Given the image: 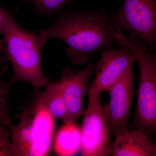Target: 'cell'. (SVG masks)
I'll use <instances>...</instances> for the list:
<instances>
[{
  "label": "cell",
  "mask_w": 156,
  "mask_h": 156,
  "mask_svg": "<svg viewBox=\"0 0 156 156\" xmlns=\"http://www.w3.org/2000/svg\"><path fill=\"white\" fill-rule=\"evenodd\" d=\"M39 34L49 40L66 43L67 56L75 64L83 63L89 56L113 46L117 39L112 31L110 15L104 11H67L52 26Z\"/></svg>",
  "instance_id": "cell-1"
},
{
  "label": "cell",
  "mask_w": 156,
  "mask_h": 156,
  "mask_svg": "<svg viewBox=\"0 0 156 156\" xmlns=\"http://www.w3.org/2000/svg\"><path fill=\"white\" fill-rule=\"evenodd\" d=\"M0 40V52L6 55L13 69L11 82H27L37 91L47 88L51 82L42 68L41 54L48 39L27 30L7 11Z\"/></svg>",
  "instance_id": "cell-2"
},
{
  "label": "cell",
  "mask_w": 156,
  "mask_h": 156,
  "mask_svg": "<svg viewBox=\"0 0 156 156\" xmlns=\"http://www.w3.org/2000/svg\"><path fill=\"white\" fill-rule=\"evenodd\" d=\"M17 125L7 127L11 133V156H46L53 149L56 122L46 107L36 98L19 114Z\"/></svg>",
  "instance_id": "cell-3"
},
{
  "label": "cell",
  "mask_w": 156,
  "mask_h": 156,
  "mask_svg": "<svg viewBox=\"0 0 156 156\" xmlns=\"http://www.w3.org/2000/svg\"><path fill=\"white\" fill-rule=\"evenodd\" d=\"M112 30L117 42L134 53L139 70V87L135 121L137 128L147 134L156 133V54L143 41L129 33L128 36L115 26Z\"/></svg>",
  "instance_id": "cell-4"
},
{
  "label": "cell",
  "mask_w": 156,
  "mask_h": 156,
  "mask_svg": "<svg viewBox=\"0 0 156 156\" xmlns=\"http://www.w3.org/2000/svg\"><path fill=\"white\" fill-rule=\"evenodd\" d=\"M110 22L129 30L156 52V0H124L119 11L110 15Z\"/></svg>",
  "instance_id": "cell-5"
},
{
  "label": "cell",
  "mask_w": 156,
  "mask_h": 156,
  "mask_svg": "<svg viewBox=\"0 0 156 156\" xmlns=\"http://www.w3.org/2000/svg\"><path fill=\"white\" fill-rule=\"evenodd\" d=\"M81 127L82 156L112 155L109 128L104 114L101 94L89 97Z\"/></svg>",
  "instance_id": "cell-6"
},
{
  "label": "cell",
  "mask_w": 156,
  "mask_h": 156,
  "mask_svg": "<svg viewBox=\"0 0 156 156\" xmlns=\"http://www.w3.org/2000/svg\"><path fill=\"white\" fill-rule=\"evenodd\" d=\"M133 66L108 90L109 101L102 105L110 133L115 137L129 130L130 110L134 93Z\"/></svg>",
  "instance_id": "cell-7"
},
{
  "label": "cell",
  "mask_w": 156,
  "mask_h": 156,
  "mask_svg": "<svg viewBox=\"0 0 156 156\" xmlns=\"http://www.w3.org/2000/svg\"><path fill=\"white\" fill-rule=\"evenodd\" d=\"M136 61L134 53L128 47L115 49L113 46L104 50L95 66V77L88 89L89 97L101 95L116 83L126 70Z\"/></svg>",
  "instance_id": "cell-8"
},
{
  "label": "cell",
  "mask_w": 156,
  "mask_h": 156,
  "mask_svg": "<svg viewBox=\"0 0 156 156\" xmlns=\"http://www.w3.org/2000/svg\"><path fill=\"white\" fill-rule=\"evenodd\" d=\"M95 66L90 62L77 73L73 72L69 68L63 70L62 77L59 81L67 109V116L64 123H76L79 118L85 114L84 96L88 92L89 79Z\"/></svg>",
  "instance_id": "cell-9"
},
{
  "label": "cell",
  "mask_w": 156,
  "mask_h": 156,
  "mask_svg": "<svg viewBox=\"0 0 156 156\" xmlns=\"http://www.w3.org/2000/svg\"><path fill=\"white\" fill-rule=\"evenodd\" d=\"M152 142L141 129L128 130L115 136L112 145L114 156H151Z\"/></svg>",
  "instance_id": "cell-10"
},
{
  "label": "cell",
  "mask_w": 156,
  "mask_h": 156,
  "mask_svg": "<svg viewBox=\"0 0 156 156\" xmlns=\"http://www.w3.org/2000/svg\"><path fill=\"white\" fill-rule=\"evenodd\" d=\"M81 128L76 123H64L55 134L53 149L58 156H73L80 150Z\"/></svg>",
  "instance_id": "cell-11"
},
{
  "label": "cell",
  "mask_w": 156,
  "mask_h": 156,
  "mask_svg": "<svg viewBox=\"0 0 156 156\" xmlns=\"http://www.w3.org/2000/svg\"><path fill=\"white\" fill-rule=\"evenodd\" d=\"M37 98L54 119L62 120L63 123L65 122L67 116V107L59 81L51 82Z\"/></svg>",
  "instance_id": "cell-12"
},
{
  "label": "cell",
  "mask_w": 156,
  "mask_h": 156,
  "mask_svg": "<svg viewBox=\"0 0 156 156\" xmlns=\"http://www.w3.org/2000/svg\"><path fill=\"white\" fill-rule=\"evenodd\" d=\"M0 62V124L8 126L15 119V116H12L8 108V97L11 86L14 84L11 80L4 82L2 80V77L8 68V62Z\"/></svg>",
  "instance_id": "cell-13"
},
{
  "label": "cell",
  "mask_w": 156,
  "mask_h": 156,
  "mask_svg": "<svg viewBox=\"0 0 156 156\" xmlns=\"http://www.w3.org/2000/svg\"><path fill=\"white\" fill-rule=\"evenodd\" d=\"M71 1L74 0H21V3L30 1L35 6L37 15H50L60 11Z\"/></svg>",
  "instance_id": "cell-14"
},
{
  "label": "cell",
  "mask_w": 156,
  "mask_h": 156,
  "mask_svg": "<svg viewBox=\"0 0 156 156\" xmlns=\"http://www.w3.org/2000/svg\"><path fill=\"white\" fill-rule=\"evenodd\" d=\"M6 126L0 124V156H11V133Z\"/></svg>",
  "instance_id": "cell-15"
},
{
  "label": "cell",
  "mask_w": 156,
  "mask_h": 156,
  "mask_svg": "<svg viewBox=\"0 0 156 156\" xmlns=\"http://www.w3.org/2000/svg\"><path fill=\"white\" fill-rule=\"evenodd\" d=\"M7 12V11L0 7V35L2 34Z\"/></svg>",
  "instance_id": "cell-16"
},
{
  "label": "cell",
  "mask_w": 156,
  "mask_h": 156,
  "mask_svg": "<svg viewBox=\"0 0 156 156\" xmlns=\"http://www.w3.org/2000/svg\"><path fill=\"white\" fill-rule=\"evenodd\" d=\"M151 156H156V143H152Z\"/></svg>",
  "instance_id": "cell-17"
},
{
  "label": "cell",
  "mask_w": 156,
  "mask_h": 156,
  "mask_svg": "<svg viewBox=\"0 0 156 156\" xmlns=\"http://www.w3.org/2000/svg\"><path fill=\"white\" fill-rule=\"evenodd\" d=\"M5 61H9V58L5 54H3L2 56H0V62Z\"/></svg>",
  "instance_id": "cell-18"
}]
</instances>
